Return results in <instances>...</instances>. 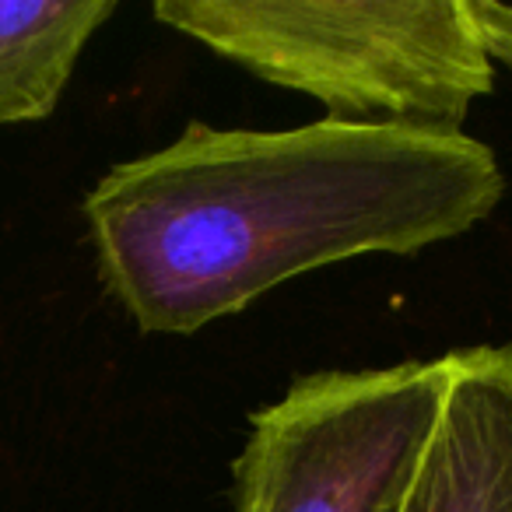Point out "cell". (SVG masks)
<instances>
[{"label":"cell","instance_id":"obj_1","mask_svg":"<svg viewBox=\"0 0 512 512\" xmlns=\"http://www.w3.org/2000/svg\"><path fill=\"white\" fill-rule=\"evenodd\" d=\"M505 190L488 144L358 123H190L85 197L95 260L144 334L190 337L271 288L355 256L470 232Z\"/></svg>","mask_w":512,"mask_h":512},{"label":"cell","instance_id":"obj_2","mask_svg":"<svg viewBox=\"0 0 512 512\" xmlns=\"http://www.w3.org/2000/svg\"><path fill=\"white\" fill-rule=\"evenodd\" d=\"M155 18L334 123L460 134L495 88L467 0H158Z\"/></svg>","mask_w":512,"mask_h":512},{"label":"cell","instance_id":"obj_3","mask_svg":"<svg viewBox=\"0 0 512 512\" xmlns=\"http://www.w3.org/2000/svg\"><path fill=\"white\" fill-rule=\"evenodd\" d=\"M449 376V355L302 376L249 418L232 512H404Z\"/></svg>","mask_w":512,"mask_h":512},{"label":"cell","instance_id":"obj_4","mask_svg":"<svg viewBox=\"0 0 512 512\" xmlns=\"http://www.w3.org/2000/svg\"><path fill=\"white\" fill-rule=\"evenodd\" d=\"M453 376L404 512H512V344L449 355Z\"/></svg>","mask_w":512,"mask_h":512},{"label":"cell","instance_id":"obj_5","mask_svg":"<svg viewBox=\"0 0 512 512\" xmlns=\"http://www.w3.org/2000/svg\"><path fill=\"white\" fill-rule=\"evenodd\" d=\"M113 0H0V127L46 120Z\"/></svg>","mask_w":512,"mask_h":512},{"label":"cell","instance_id":"obj_6","mask_svg":"<svg viewBox=\"0 0 512 512\" xmlns=\"http://www.w3.org/2000/svg\"><path fill=\"white\" fill-rule=\"evenodd\" d=\"M470 18L488 46L491 64H502L512 74V4L505 0H467Z\"/></svg>","mask_w":512,"mask_h":512}]
</instances>
